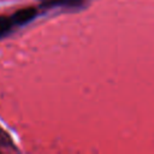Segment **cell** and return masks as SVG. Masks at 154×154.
I'll list each match as a JSON object with an SVG mask.
<instances>
[{
	"instance_id": "obj_1",
	"label": "cell",
	"mask_w": 154,
	"mask_h": 154,
	"mask_svg": "<svg viewBox=\"0 0 154 154\" xmlns=\"http://www.w3.org/2000/svg\"><path fill=\"white\" fill-rule=\"evenodd\" d=\"M36 16H37V10L35 7H25L16 11L11 16V19L14 25H25L30 23Z\"/></svg>"
},
{
	"instance_id": "obj_2",
	"label": "cell",
	"mask_w": 154,
	"mask_h": 154,
	"mask_svg": "<svg viewBox=\"0 0 154 154\" xmlns=\"http://www.w3.org/2000/svg\"><path fill=\"white\" fill-rule=\"evenodd\" d=\"M13 22L11 19V17L7 16H0V38L8 35L12 31L13 28Z\"/></svg>"
},
{
	"instance_id": "obj_3",
	"label": "cell",
	"mask_w": 154,
	"mask_h": 154,
	"mask_svg": "<svg viewBox=\"0 0 154 154\" xmlns=\"http://www.w3.org/2000/svg\"><path fill=\"white\" fill-rule=\"evenodd\" d=\"M82 0H45L43 6L46 7H52V6H57V5H77L78 2H81Z\"/></svg>"
}]
</instances>
